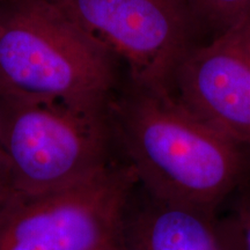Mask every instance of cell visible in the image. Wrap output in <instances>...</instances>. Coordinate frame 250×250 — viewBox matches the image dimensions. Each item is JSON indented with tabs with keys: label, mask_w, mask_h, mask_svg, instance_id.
I'll return each mask as SVG.
<instances>
[{
	"label": "cell",
	"mask_w": 250,
	"mask_h": 250,
	"mask_svg": "<svg viewBox=\"0 0 250 250\" xmlns=\"http://www.w3.org/2000/svg\"><path fill=\"white\" fill-rule=\"evenodd\" d=\"M109 116L125 164L155 198L215 211L242 186L247 152L171 90L132 83L127 95L111 100Z\"/></svg>",
	"instance_id": "obj_1"
},
{
	"label": "cell",
	"mask_w": 250,
	"mask_h": 250,
	"mask_svg": "<svg viewBox=\"0 0 250 250\" xmlns=\"http://www.w3.org/2000/svg\"><path fill=\"white\" fill-rule=\"evenodd\" d=\"M115 59L54 0H27L0 23V88L21 98L107 108Z\"/></svg>",
	"instance_id": "obj_2"
},
{
	"label": "cell",
	"mask_w": 250,
	"mask_h": 250,
	"mask_svg": "<svg viewBox=\"0 0 250 250\" xmlns=\"http://www.w3.org/2000/svg\"><path fill=\"white\" fill-rule=\"evenodd\" d=\"M107 108L21 98L0 88V151L11 191L71 186L111 164Z\"/></svg>",
	"instance_id": "obj_3"
},
{
	"label": "cell",
	"mask_w": 250,
	"mask_h": 250,
	"mask_svg": "<svg viewBox=\"0 0 250 250\" xmlns=\"http://www.w3.org/2000/svg\"><path fill=\"white\" fill-rule=\"evenodd\" d=\"M138 183L125 162L71 186L0 198V250H98L118 239Z\"/></svg>",
	"instance_id": "obj_4"
},
{
	"label": "cell",
	"mask_w": 250,
	"mask_h": 250,
	"mask_svg": "<svg viewBox=\"0 0 250 250\" xmlns=\"http://www.w3.org/2000/svg\"><path fill=\"white\" fill-rule=\"evenodd\" d=\"M121 58L133 85L171 89L199 29L184 0H54Z\"/></svg>",
	"instance_id": "obj_5"
},
{
	"label": "cell",
	"mask_w": 250,
	"mask_h": 250,
	"mask_svg": "<svg viewBox=\"0 0 250 250\" xmlns=\"http://www.w3.org/2000/svg\"><path fill=\"white\" fill-rule=\"evenodd\" d=\"M170 90L250 152V14L208 42L196 43L175 71Z\"/></svg>",
	"instance_id": "obj_6"
},
{
	"label": "cell",
	"mask_w": 250,
	"mask_h": 250,
	"mask_svg": "<svg viewBox=\"0 0 250 250\" xmlns=\"http://www.w3.org/2000/svg\"><path fill=\"white\" fill-rule=\"evenodd\" d=\"M144 195L140 205L132 196L125 212L122 250H229L235 237L221 229L214 211Z\"/></svg>",
	"instance_id": "obj_7"
},
{
	"label": "cell",
	"mask_w": 250,
	"mask_h": 250,
	"mask_svg": "<svg viewBox=\"0 0 250 250\" xmlns=\"http://www.w3.org/2000/svg\"><path fill=\"white\" fill-rule=\"evenodd\" d=\"M199 31L213 37L250 14V0H184Z\"/></svg>",
	"instance_id": "obj_8"
},
{
	"label": "cell",
	"mask_w": 250,
	"mask_h": 250,
	"mask_svg": "<svg viewBox=\"0 0 250 250\" xmlns=\"http://www.w3.org/2000/svg\"><path fill=\"white\" fill-rule=\"evenodd\" d=\"M236 225L242 250H250V189L247 190L240 202Z\"/></svg>",
	"instance_id": "obj_9"
},
{
	"label": "cell",
	"mask_w": 250,
	"mask_h": 250,
	"mask_svg": "<svg viewBox=\"0 0 250 250\" xmlns=\"http://www.w3.org/2000/svg\"><path fill=\"white\" fill-rule=\"evenodd\" d=\"M8 191L9 187L7 181V174H6L4 158H2L1 151H0V198H2Z\"/></svg>",
	"instance_id": "obj_10"
},
{
	"label": "cell",
	"mask_w": 250,
	"mask_h": 250,
	"mask_svg": "<svg viewBox=\"0 0 250 250\" xmlns=\"http://www.w3.org/2000/svg\"><path fill=\"white\" fill-rule=\"evenodd\" d=\"M98 250H122L120 245V236H118L117 240H115V241L110 242L109 245L102 247V248H100Z\"/></svg>",
	"instance_id": "obj_11"
},
{
	"label": "cell",
	"mask_w": 250,
	"mask_h": 250,
	"mask_svg": "<svg viewBox=\"0 0 250 250\" xmlns=\"http://www.w3.org/2000/svg\"><path fill=\"white\" fill-rule=\"evenodd\" d=\"M229 250H242L241 241H240V237H239V234H237V230H236V237L234 239V241L232 243V246H230Z\"/></svg>",
	"instance_id": "obj_12"
}]
</instances>
